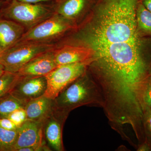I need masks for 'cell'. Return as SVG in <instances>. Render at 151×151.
Listing matches in <instances>:
<instances>
[{"mask_svg": "<svg viewBox=\"0 0 151 151\" xmlns=\"http://www.w3.org/2000/svg\"><path fill=\"white\" fill-rule=\"evenodd\" d=\"M137 4L133 0H101L60 45L81 46L92 52V60L120 55L151 54V37L139 32Z\"/></svg>", "mask_w": 151, "mask_h": 151, "instance_id": "6da1fadb", "label": "cell"}, {"mask_svg": "<svg viewBox=\"0 0 151 151\" xmlns=\"http://www.w3.org/2000/svg\"><path fill=\"white\" fill-rule=\"evenodd\" d=\"M103 105L100 88L87 70L53 100V108L68 115L71 111L81 106L94 105L103 108Z\"/></svg>", "mask_w": 151, "mask_h": 151, "instance_id": "7a4b0ae2", "label": "cell"}, {"mask_svg": "<svg viewBox=\"0 0 151 151\" xmlns=\"http://www.w3.org/2000/svg\"><path fill=\"white\" fill-rule=\"evenodd\" d=\"M53 2L31 4L11 0L1 12L0 17L17 22L27 31L54 14Z\"/></svg>", "mask_w": 151, "mask_h": 151, "instance_id": "3957f363", "label": "cell"}, {"mask_svg": "<svg viewBox=\"0 0 151 151\" xmlns=\"http://www.w3.org/2000/svg\"><path fill=\"white\" fill-rule=\"evenodd\" d=\"M57 47V43L53 42H19L0 55V63L5 71L17 73L34 58Z\"/></svg>", "mask_w": 151, "mask_h": 151, "instance_id": "277c9868", "label": "cell"}, {"mask_svg": "<svg viewBox=\"0 0 151 151\" xmlns=\"http://www.w3.org/2000/svg\"><path fill=\"white\" fill-rule=\"evenodd\" d=\"M76 27L68 20L55 13L50 17L27 30L19 42L55 43L54 42L60 40Z\"/></svg>", "mask_w": 151, "mask_h": 151, "instance_id": "5b68a950", "label": "cell"}, {"mask_svg": "<svg viewBox=\"0 0 151 151\" xmlns=\"http://www.w3.org/2000/svg\"><path fill=\"white\" fill-rule=\"evenodd\" d=\"M89 62L58 65L45 76L47 89L44 95L54 100L69 84L87 70Z\"/></svg>", "mask_w": 151, "mask_h": 151, "instance_id": "8992f818", "label": "cell"}, {"mask_svg": "<svg viewBox=\"0 0 151 151\" xmlns=\"http://www.w3.org/2000/svg\"><path fill=\"white\" fill-rule=\"evenodd\" d=\"M43 134V123L27 119L19 127L16 141L12 151L27 147H35L38 151H50L47 146Z\"/></svg>", "mask_w": 151, "mask_h": 151, "instance_id": "52a82bcc", "label": "cell"}, {"mask_svg": "<svg viewBox=\"0 0 151 151\" xmlns=\"http://www.w3.org/2000/svg\"><path fill=\"white\" fill-rule=\"evenodd\" d=\"M97 0H57L53 2L55 13L77 27L93 7Z\"/></svg>", "mask_w": 151, "mask_h": 151, "instance_id": "ba28073f", "label": "cell"}, {"mask_svg": "<svg viewBox=\"0 0 151 151\" xmlns=\"http://www.w3.org/2000/svg\"><path fill=\"white\" fill-rule=\"evenodd\" d=\"M46 89L45 76H20L10 93L19 100L27 103L43 95Z\"/></svg>", "mask_w": 151, "mask_h": 151, "instance_id": "9c48e42d", "label": "cell"}, {"mask_svg": "<svg viewBox=\"0 0 151 151\" xmlns=\"http://www.w3.org/2000/svg\"><path fill=\"white\" fill-rule=\"evenodd\" d=\"M68 115L53 108L51 113L43 122V134L49 147L56 151H64L62 130Z\"/></svg>", "mask_w": 151, "mask_h": 151, "instance_id": "30bf717a", "label": "cell"}, {"mask_svg": "<svg viewBox=\"0 0 151 151\" xmlns=\"http://www.w3.org/2000/svg\"><path fill=\"white\" fill-rule=\"evenodd\" d=\"M54 50L43 52L30 60L17 73L19 76H45L58 66Z\"/></svg>", "mask_w": 151, "mask_h": 151, "instance_id": "8fae6325", "label": "cell"}, {"mask_svg": "<svg viewBox=\"0 0 151 151\" xmlns=\"http://www.w3.org/2000/svg\"><path fill=\"white\" fill-rule=\"evenodd\" d=\"M54 53L57 65L76 63H90L92 57V52L89 49L69 45L58 46L54 49Z\"/></svg>", "mask_w": 151, "mask_h": 151, "instance_id": "7c38bea8", "label": "cell"}, {"mask_svg": "<svg viewBox=\"0 0 151 151\" xmlns=\"http://www.w3.org/2000/svg\"><path fill=\"white\" fill-rule=\"evenodd\" d=\"M26 31L25 28L18 23L0 17V48L2 51L17 43Z\"/></svg>", "mask_w": 151, "mask_h": 151, "instance_id": "4fadbf2b", "label": "cell"}, {"mask_svg": "<svg viewBox=\"0 0 151 151\" xmlns=\"http://www.w3.org/2000/svg\"><path fill=\"white\" fill-rule=\"evenodd\" d=\"M53 100L44 95L29 101L24 107L28 120L43 123L53 109Z\"/></svg>", "mask_w": 151, "mask_h": 151, "instance_id": "5bb4252c", "label": "cell"}, {"mask_svg": "<svg viewBox=\"0 0 151 151\" xmlns=\"http://www.w3.org/2000/svg\"><path fill=\"white\" fill-rule=\"evenodd\" d=\"M136 18L138 31L141 35L151 37V12L141 1L137 7Z\"/></svg>", "mask_w": 151, "mask_h": 151, "instance_id": "9a60e30c", "label": "cell"}, {"mask_svg": "<svg viewBox=\"0 0 151 151\" xmlns=\"http://www.w3.org/2000/svg\"><path fill=\"white\" fill-rule=\"evenodd\" d=\"M27 103L8 93L0 98V118H6L16 110L24 108Z\"/></svg>", "mask_w": 151, "mask_h": 151, "instance_id": "2e32d148", "label": "cell"}, {"mask_svg": "<svg viewBox=\"0 0 151 151\" xmlns=\"http://www.w3.org/2000/svg\"><path fill=\"white\" fill-rule=\"evenodd\" d=\"M18 129L9 130L0 127V151H12L17 137Z\"/></svg>", "mask_w": 151, "mask_h": 151, "instance_id": "e0dca14e", "label": "cell"}, {"mask_svg": "<svg viewBox=\"0 0 151 151\" xmlns=\"http://www.w3.org/2000/svg\"><path fill=\"white\" fill-rule=\"evenodd\" d=\"M19 77L17 73L5 71L0 77V98L12 91Z\"/></svg>", "mask_w": 151, "mask_h": 151, "instance_id": "ac0fdd59", "label": "cell"}, {"mask_svg": "<svg viewBox=\"0 0 151 151\" xmlns=\"http://www.w3.org/2000/svg\"><path fill=\"white\" fill-rule=\"evenodd\" d=\"M139 100L143 111L144 108H151V76H149L143 83Z\"/></svg>", "mask_w": 151, "mask_h": 151, "instance_id": "d6986e66", "label": "cell"}, {"mask_svg": "<svg viewBox=\"0 0 151 151\" xmlns=\"http://www.w3.org/2000/svg\"><path fill=\"white\" fill-rule=\"evenodd\" d=\"M143 125L145 139L151 141V108H146L143 110Z\"/></svg>", "mask_w": 151, "mask_h": 151, "instance_id": "ffe728a7", "label": "cell"}, {"mask_svg": "<svg viewBox=\"0 0 151 151\" xmlns=\"http://www.w3.org/2000/svg\"><path fill=\"white\" fill-rule=\"evenodd\" d=\"M6 118L11 120L18 128L27 119L24 108L16 110L10 114Z\"/></svg>", "mask_w": 151, "mask_h": 151, "instance_id": "44dd1931", "label": "cell"}, {"mask_svg": "<svg viewBox=\"0 0 151 151\" xmlns=\"http://www.w3.org/2000/svg\"><path fill=\"white\" fill-rule=\"evenodd\" d=\"M0 127L9 130H17L19 129L13 122L7 118H0Z\"/></svg>", "mask_w": 151, "mask_h": 151, "instance_id": "7402d4cb", "label": "cell"}, {"mask_svg": "<svg viewBox=\"0 0 151 151\" xmlns=\"http://www.w3.org/2000/svg\"><path fill=\"white\" fill-rule=\"evenodd\" d=\"M138 151H151V141L148 140H145L143 142L141 143L138 147Z\"/></svg>", "mask_w": 151, "mask_h": 151, "instance_id": "603a6c76", "label": "cell"}, {"mask_svg": "<svg viewBox=\"0 0 151 151\" xmlns=\"http://www.w3.org/2000/svg\"><path fill=\"white\" fill-rule=\"evenodd\" d=\"M21 2L28 3L31 4H42V3H47L55 1V0H17Z\"/></svg>", "mask_w": 151, "mask_h": 151, "instance_id": "cb8c5ba5", "label": "cell"}, {"mask_svg": "<svg viewBox=\"0 0 151 151\" xmlns=\"http://www.w3.org/2000/svg\"><path fill=\"white\" fill-rule=\"evenodd\" d=\"M141 2L151 12V0H141Z\"/></svg>", "mask_w": 151, "mask_h": 151, "instance_id": "d4e9b609", "label": "cell"}, {"mask_svg": "<svg viewBox=\"0 0 151 151\" xmlns=\"http://www.w3.org/2000/svg\"><path fill=\"white\" fill-rule=\"evenodd\" d=\"M8 2L6 0H0V14L3 8Z\"/></svg>", "mask_w": 151, "mask_h": 151, "instance_id": "484cf974", "label": "cell"}, {"mask_svg": "<svg viewBox=\"0 0 151 151\" xmlns=\"http://www.w3.org/2000/svg\"><path fill=\"white\" fill-rule=\"evenodd\" d=\"M5 71V68L4 65L0 63V77L4 74Z\"/></svg>", "mask_w": 151, "mask_h": 151, "instance_id": "4316f807", "label": "cell"}, {"mask_svg": "<svg viewBox=\"0 0 151 151\" xmlns=\"http://www.w3.org/2000/svg\"><path fill=\"white\" fill-rule=\"evenodd\" d=\"M2 52H3L2 50L1 49V48H0V55L1 54V53Z\"/></svg>", "mask_w": 151, "mask_h": 151, "instance_id": "83f0119b", "label": "cell"}, {"mask_svg": "<svg viewBox=\"0 0 151 151\" xmlns=\"http://www.w3.org/2000/svg\"><path fill=\"white\" fill-rule=\"evenodd\" d=\"M150 76H151V67L150 70Z\"/></svg>", "mask_w": 151, "mask_h": 151, "instance_id": "f1b7e54d", "label": "cell"}, {"mask_svg": "<svg viewBox=\"0 0 151 151\" xmlns=\"http://www.w3.org/2000/svg\"><path fill=\"white\" fill-rule=\"evenodd\" d=\"M7 1H11V0H6Z\"/></svg>", "mask_w": 151, "mask_h": 151, "instance_id": "f546056e", "label": "cell"}, {"mask_svg": "<svg viewBox=\"0 0 151 151\" xmlns=\"http://www.w3.org/2000/svg\"><path fill=\"white\" fill-rule=\"evenodd\" d=\"M55 1H57V0H55Z\"/></svg>", "mask_w": 151, "mask_h": 151, "instance_id": "4dcf8cb0", "label": "cell"}]
</instances>
